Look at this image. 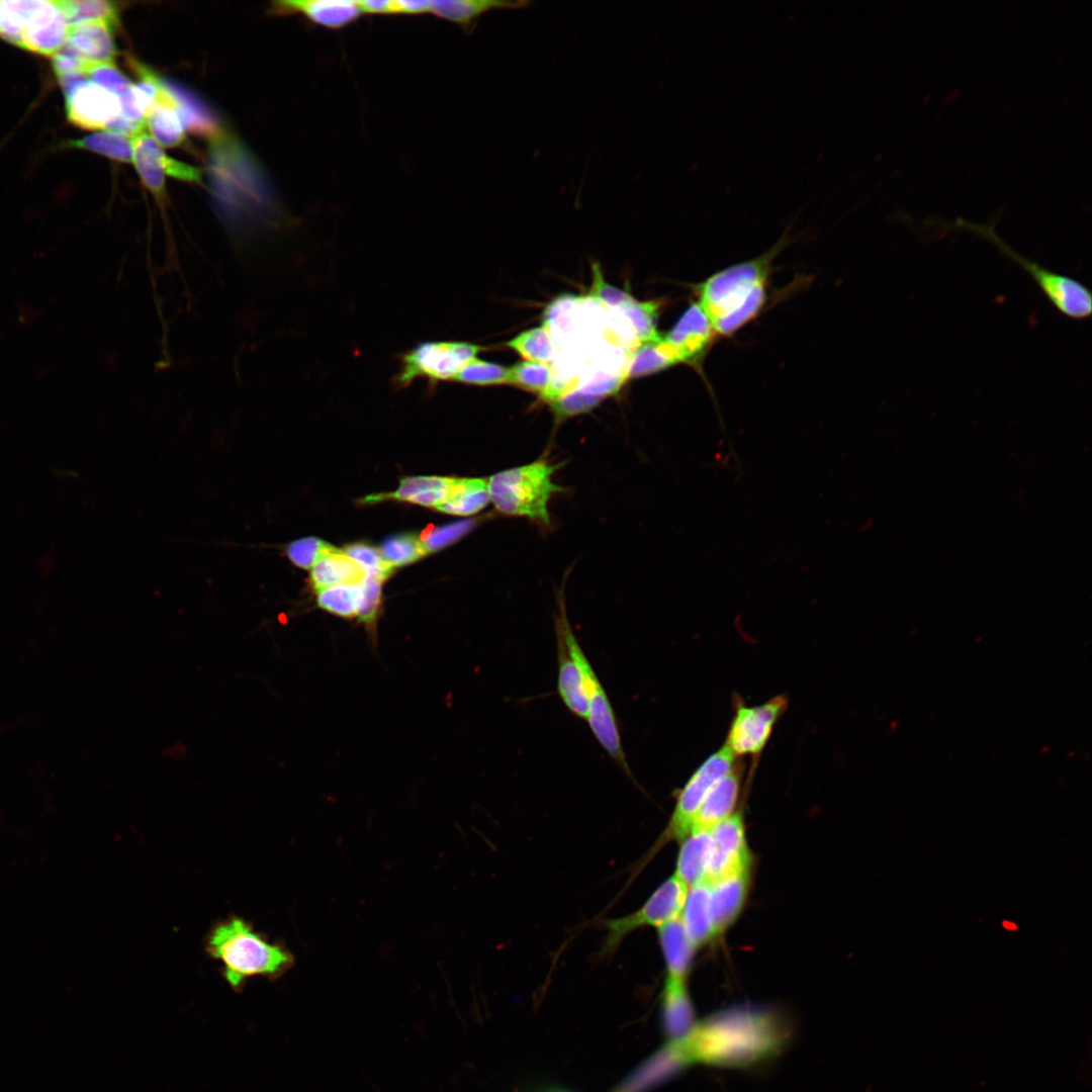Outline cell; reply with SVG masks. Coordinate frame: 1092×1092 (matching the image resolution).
I'll return each instance as SVG.
<instances>
[{
  "label": "cell",
  "instance_id": "49",
  "mask_svg": "<svg viewBox=\"0 0 1092 1092\" xmlns=\"http://www.w3.org/2000/svg\"><path fill=\"white\" fill-rule=\"evenodd\" d=\"M22 25L0 6V36L22 48Z\"/></svg>",
  "mask_w": 1092,
  "mask_h": 1092
},
{
  "label": "cell",
  "instance_id": "8",
  "mask_svg": "<svg viewBox=\"0 0 1092 1092\" xmlns=\"http://www.w3.org/2000/svg\"><path fill=\"white\" fill-rule=\"evenodd\" d=\"M689 888L673 875L663 882L636 912L604 922L608 930L603 947L611 953L631 931L643 927H660L680 917Z\"/></svg>",
  "mask_w": 1092,
  "mask_h": 1092
},
{
  "label": "cell",
  "instance_id": "9",
  "mask_svg": "<svg viewBox=\"0 0 1092 1092\" xmlns=\"http://www.w3.org/2000/svg\"><path fill=\"white\" fill-rule=\"evenodd\" d=\"M733 753L726 745L710 755L681 789L663 840H682L690 832L694 817L712 787L734 765Z\"/></svg>",
  "mask_w": 1092,
  "mask_h": 1092
},
{
  "label": "cell",
  "instance_id": "37",
  "mask_svg": "<svg viewBox=\"0 0 1092 1092\" xmlns=\"http://www.w3.org/2000/svg\"><path fill=\"white\" fill-rule=\"evenodd\" d=\"M379 552L392 567L412 563L426 555L420 537L413 534H398L386 538L381 543Z\"/></svg>",
  "mask_w": 1092,
  "mask_h": 1092
},
{
  "label": "cell",
  "instance_id": "27",
  "mask_svg": "<svg viewBox=\"0 0 1092 1092\" xmlns=\"http://www.w3.org/2000/svg\"><path fill=\"white\" fill-rule=\"evenodd\" d=\"M556 635L558 652L557 689L559 696L571 713L586 720L588 704L579 670L567 649L564 639L560 634L556 633Z\"/></svg>",
  "mask_w": 1092,
  "mask_h": 1092
},
{
  "label": "cell",
  "instance_id": "50",
  "mask_svg": "<svg viewBox=\"0 0 1092 1092\" xmlns=\"http://www.w3.org/2000/svg\"><path fill=\"white\" fill-rule=\"evenodd\" d=\"M1002 925H1003V927H1005L1008 930H1016L1017 929V926L1013 922H1010V921H1003Z\"/></svg>",
  "mask_w": 1092,
  "mask_h": 1092
},
{
  "label": "cell",
  "instance_id": "12",
  "mask_svg": "<svg viewBox=\"0 0 1092 1092\" xmlns=\"http://www.w3.org/2000/svg\"><path fill=\"white\" fill-rule=\"evenodd\" d=\"M145 129L131 138L132 162L144 185L150 191L157 197H162L166 175L187 182L201 181L199 169L168 157Z\"/></svg>",
  "mask_w": 1092,
  "mask_h": 1092
},
{
  "label": "cell",
  "instance_id": "35",
  "mask_svg": "<svg viewBox=\"0 0 1092 1092\" xmlns=\"http://www.w3.org/2000/svg\"><path fill=\"white\" fill-rule=\"evenodd\" d=\"M552 377L553 369L548 363L526 360L509 368L508 383L543 398L550 388Z\"/></svg>",
  "mask_w": 1092,
  "mask_h": 1092
},
{
  "label": "cell",
  "instance_id": "29",
  "mask_svg": "<svg viewBox=\"0 0 1092 1092\" xmlns=\"http://www.w3.org/2000/svg\"><path fill=\"white\" fill-rule=\"evenodd\" d=\"M489 502L487 479L454 478L450 495L436 509L450 515L469 516L484 509Z\"/></svg>",
  "mask_w": 1092,
  "mask_h": 1092
},
{
  "label": "cell",
  "instance_id": "21",
  "mask_svg": "<svg viewBox=\"0 0 1092 1092\" xmlns=\"http://www.w3.org/2000/svg\"><path fill=\"white\" fill-rule=\"evenodd\" d=\"M529 1L496 0H444L430 1V11L437 17L459 24L465 31L471 32L478 18L493 9H519L529 5Z\"/></svg>",
  "mask_w": 1092,
  "mask_h": 1092
},
{
  "label": "cell",
  "instance_id": "24",
  "mask_svg": "<svg viewBox=\"0 0 1092 1092\" xmlns=\"http://www.w3.org/2000/svg\"><path fill=\"white\" fill-rule=\"evenodd\" d=\"M679 918L696 947L716 936L709 905V885L706 882L689 888Z\"/></svg>",
  "mask_w": 1092,
  "mask_h": 1092
},
{
  "label": "cell",
  "instance_id": "47",
  "mask_svg": "<svg viewBox=\"0 0 1092 1092\" xmlns=\"http://www.w3.org/2000/svg\"><path fill=\"white\" fill-rule=\"evenodd\" d=\"M593 274L594 280L590 293L600 302L609 307L621 308L634 299L628 292L606 283L600 268L596 265L593 268Z\"/></svg>",
  "mask_w": 1092,
  "mask_h": 1092
},
{
  "label": "cell",
  "instance_id": "11",
  "mask_svg": "<svg viewBox=\"0 0 1092 1092\" xmlns=\"http://www.w3.org/2000/svg\"><path fill=\"white\" fill-rule=\"evenodd\" d=\"M711 850L704 882L749 871L751 855L746 843L744 825L739 813H733L710 829Z\"/></svg>",
  "mask_w": 1092,
  "mask_h": 1092
},
{
  "label": "cell",
  "instance_id": "45",
  "mask_svg": "<svg viewBox=\"0 0 1092 1092\" xmlns=\"http://www.w3.org/2000/svg\"><path fill=\"white\" fill-rule=\"evenodd\" d=\"M87 78L116 96L132 83L111 63L92 64L86 71Z\"/></svg>",
  "mask_w": 1092,
  "mask_h": 1092
},
{
  "label": "cell",
  "instance_id": "34",
  "mask_svg": "<svg viewBox=\"0 0 1092 1092\" xmlns=\"http://www.w3.org/2000/svg\"><path fill=\"white\" fill-rule=\"evenodd\" d=\"M506 345L527 361L548 363L556 356V346L545 326L524 331Z\"/></svg>",
  "mask_w": 1092,
  "mask_h": 1092
},
{
  "label": "cell",
  "instance_id": "19",
  "mask_svg": "<svg viewBox=\"0 0 1092 1092\" xmlns=\"http://www.w3.org/2000/svg\"><path fill=\"white\" fill-rule=\"evenodd\" d=\"M280 13H301L314 24L338 29L354 22L362 13L356 1L295 0L276 3Z\"/></svg>",
  "mask_w": 1092,
  "mask_h": 1092
},
{
  "label": "cell",
  "instance_id": "5",
  "mask_svg": "<svg viewBox=\"0 0 1092 1092\" xmlns=\"http://www.w3.org/2000/svg\"><path fill=\"white\" fill-rule=\"evenodd\" d=\"M555 627L579 670L588 704L586 721L595 737L620 767L630 774L611 702L569 625L563 598H560Z\"/></svg>",
  "mask_w": 1092,
  "mask_h": 1092
},
{
  "label": "cell",
  "instance_id": "14",
  "mask_svg": "<svg viewBox=\"0 0 1092 1092\" xmlns=\"http://www.w3.org/2000/svg\"><path fill=\"white\" fill-rule=\"evenodd\" d=\"M68 119L84 129H103L120 113L117 96L86 80L65 95Z\"/></svg>",
  "mask_w": 1092,
  "mask_h": 1092
},
{
  "label": "cell",
  "instance_id": "46",
  "mask_svg": "<svg viewBox=\"0 0 1092 1092\" xmlns=\"http://www.w3.org/2000/svg\"><path fill=\"white\" fill-rule=\"evenodd\" d=\"M627 379L625 373L595 372L585 380H579L576 387L584 393L604 398L616 393Z\"/></svg>",
  "mask_w": 1092,
  "mask_h": 1092
},
{
  "label": "cell",
  "instance_id": "43",
  "mask_svg": "<svg viewBox=\"0 0 1092 1092\" xmlns=\"http://www.w3.org/2000/svg\"><path fill=\"white\" fill-rule=\"evenodd\" d=\"M343 551L359 563L365 569L367 575L377 576L385 580L392 572L393 567L385 562L379 550L370 545L354 543L347 545Z\"/></svg>",
  "mask_w": 1092,
  "mask_h": 1092
},
{
  "label": "cell",
  "instance_id": "3",
  "mask_svg": "<svg viewBox=\"0 0 1092 1092\" xmlns=\"http://www.w3.org/2000/svg\"><path fill=\"white\" fill-rule=\"evenodd\" d=\"M777 251L778 246L759 258L725 268L699 285L697 303L716 336H731L760 313Z\"/></svg>",
  "mask_w": 1092,
  "mask_h": 1092
},
{
  "label": "cell",
  "instance_id": "30",
  "mask_svg": "<svg viewBox=\"0 0 1092 1092\" xmlns=\"http://www.w3.org/2000/svg\"><path fill=\"white\" fill-rule=\"evenodd\" d=\"M677 364L676 359L663 342L639 343L631 353L625 374L628 377L649 375Z\"/></svg>",
  "mask_w": 1092,
  "mask_h": 1092
},
{
  "label": "cell",
  "instance_id": "10",
  "mask_svg": "<svg viewBox=\"0 0 1092 1092\" xmlns=\"http://www.w3.org/2000/svg\"><path fill=\"white\" fill-rule=\"evenodd\" d=\"M786 707L787 698L784 696L774 697L756 706L738 704L725 745L734 756L759 754Z\"/></svg>",
  "mask_w": 1092,
  "mask_h": 1092
},
{
  "label": "cell",
  "instance_id": "1",
  "mask_svg": "<svg viewBox=\"0 0 1092 1092\" xmlns=\"http://www.w3.org/2000/svg\"><path fill=\"white\" fill-rule=\"evenodd\" d=\"M787 1028L770 1012L735 1008L695 1023L669 1048L682 1067L704 1063L722 1067H748L780 1052Z\"/></svg>",
  "mask_w": 1092,
  "mask_h": 1092
},
{
  "label": "cell",
  "instance_id": "15",
  "mask_svg": "<svg viewBox=\"0 0 1092 1092\" xmlns=\"http://www.w3.org/2000/svg\"><path fill=\"white\" fill-rule=\"evenodd\" d=\"M69 27L58 1H44L23 26L22 48L54 56L65 44Z\"/></svg>",
  "mask_w": 1092,
  "mask_h": 1092
},
{
  "label": "cell",
  "instance_id": "42",
  "mask_svg": "<svg viewBox=\"0 0 1092 1092\" xmlns=\"http://www.w3.org/2000/svg\"><path fill=\"white\" fill-rule=\"evenodd\" d=\"M335 549L336 547L318 538L305 537L289 543L286 547V555L297 567L308 569L320 558Z\"/></svg>",
  "mask_w": 1092,
  "mask_h": 1092
},
{
  "label": "cell",
  "instance_id": "22",
  "mask_svg": "<svg viewBox=\"0 0 1092 1092\" xmlns=\"http://www.w3.org/2000/svg\"><path fill=\"white\" fill-rule=\"evenodd\" d=\"M662 1007L664 1029L670 1038L684 1036L695 1025L694 1009L685 980L666 977Z\"/></svg>",
  "mask_w": 1092,
  "mask_h": 1092
},
{
  "label": "cell",
  "instance_id": "16",
  "mask_svg": "<svg viewBox=\"0 0 1092 1092\" xmlns=\"http://www.w3.org/2000/svg\"><path fill=\"white\" fill-rule=\"evenodd\" d=\"M740 783L741 767L735 764L708 792L694 817L690 832L709 830L730 817L734 813Z\"/></svg>",
  "mask_w": 1092,
  "mask_h": 1092
},
{
  "label": "cell",
  "instance_id": "25",
  "mask_svg": "<svg viewBox=\"0 0 1092 1092\" xmlns=\"http://www.w3.org/2000/svg\"><path fill=\"white\" fill-rule=\"evenodd\" d=\"M710 850V829L693 830L682 839L674 875L688 888L704 882Z\"/></svg>",
  "mask_w": 1092,
  "mask_h": 1092
},
{
  "label": "cell",
  "instance_id": "23",
  "mask_svg": "<svg viewBox=\"0 0 1092 1092\" xmlns=\"http://www.w3.org/2000/svg\"><path fill=\"white\" fill-rule=\"evenodd\" d=\"M657 929L666 963V977L687 981L697 947L689 938L680 918Z\"/></svg>",
  "mask_w": 1092,
  "mask_h": 1092
},
{
  "label": "cell",
  "instance_id": "44",
  "mask_svg": "<svg viewBox=\"0 0 1092 1092\" xmlns=\"http://www.w3.org/2000/svg\"><path fill=\"white\" fill-rule=\"evenodd\" d=\"M384 580L373 575H366L362 582V596L357 614L358 621L372 630L381 603V584Z\"/></svg>",
  "mask_w": 1092,
  "mask_h": 1092
},
{
  "label": "cell",
  "instance_id": "31",
  "mask_svg": "<svg viewBox=\"0 0 1092 1092\" xmlns=\"http://www.w3.org/2000/svg\"><path fill=\"white\" fill-rule=\"evenodd\" d=\"M66 147L88 150L117 162H132V144L128 136L108 130L69 141Z\"/></svg>",
  "mask_w": 1092,
  "mask_h": 1092
},
{
  "label": "cell",
  "instance_id": "48",
  "mask_svg": "<svg viewBox=\"0 0 1092 1092\" xmlns=\"http://www.w3.org/2000/svg\"><path fill=\"white\" fill-rule=\"evenodd\" d=\"M44 1H0V6L13 16L22 27L41 7Z\"/></svg>",
  "mask_w": 1092,
  "mask_h": 1092
},
{
  "label": "cell",
  "instance_id": "40",
  "mask_svg": "<svg viewBox=\"0 0 1092 1092\" xmlns=\"http://www.w3.org/2000/svg\"><path fill=\"white\" fill-rule=\"evenodd\" d=\"M602 398L584 393L579 388H571L548 402L556 422L587 413L601 402Z\"/></svg>",
  "mask_w": 1092,
  "mask_h": 1092
},
{
  "label": "cell",
  "instance_id": "28",
  "mask_svg": "<svg viewBox=\"0 0 1092 1092\" xmlns=\"http://www.w3.org/2000/svg\"><path fill=\"white\" fill-rule=\"evenodd\" d=\"M145 123L160 146L177 147L185 139L184 126L169 91L148 108Z\"/></svg>",
  "mask_w": 1092,
  "mask_h": 1092
},
{
  "label": "cell",
  "instance_id": "38",
  "mask_svg": "<svg viewBox=\"0 0 1092 1092\" xmlns=\"http://www.w3.org/2000/svg\"><path fill=\"white\" fill-rule=\"evenodd\" d=\"M452 479L453 478L440 476L406 477L400 480L399 486L395 491L369 495L363 498V503L372 504L386 499L411 503L414 497L427 490L449 485L452 482Z\"/></svg>",
  "mask_w": 1092,
  "mask_h": 1092
},
{
  "label": "cell",
  "instance_id": "17",
  "mask_svg": "<svg viewBox=\"0 0 1092 1092\" xmlns=\"http://www.w3.org/2000/svg\"><path fill=\"white\" fill-rule=\"evenodd\" d=\"M707 884L712 923L717 936L736 919L743 908L748 891L749 871Z\"/></svg>",
  "mask_w": 1092,
  "mask_h": 1092
},
{
  "label": "cell",
  "instance_id": "26",
  "mask_svg": "<svg viewBox=\"0 0 1092 1092\" xmlns=\"http://www.w3.org/2000/svg\"><path fill=\"white\" fill-rule=\"evenodd\" d=\"M365 569L343 550L335 549L320 558L310 570V581L315 590L341 583H362Z\"/></svg>",
  "mask_w": 1092,
  "mask_h": 1092
},
{
  "label": "cell",
  "instance_id": "41",
  "mask_svg": "<svg viewBox=\"0 0 1092 1092\" xmlns=\"http://www.w3.org/2000/svg\"><path fill=\"white\" fill-rule=\"evenodd\" d=\"M475 525V520H463L438 528L428 527L420 536L426 554L440 550L455 542Z\"/></svg>",
  "mask_w": 1092,
  "mask_h": 1092
},
{
  "label": "cell",
  "instance_id": "36",
  "mask_svg": "<svg viewBox=\"0 0 1092 1092\" xmlns=\"http://www.w3.org/2000/svg\"><path fill=\"white\" fill-rule=\"evenodd\" d=\"M620 309L631 324L639 343L657 342L661 339L656 331L658 304L655 301H637L634 298Z\"/></svg>",
  "mask_w": 1092,
  "mask_h": 1092
},
{
  "label": "cell",
  "instance_id": "6",
  "mask_svg": "<svg viewBox=\"0 0 1092 1092\" xmlns=\"http://www.w3.org/2000/svg\"><path fill=\"white\" fill-rule=\"evenodd\" d=\"M1010 260L1020 266L1037 284L1053 306L1072 320H1085L1092 312V294L1080 281L1051 271L1029 260L1003 242L992 230L973 226Z\"/></svg>",
  "mask_w": 1092,
  "mask_h": 1092
},
{
  "label": "cell",
  "instance_id": "33",
  "mask_svg": "<svg viewBox=\"0 0 1092 1092\" xmlns=\"http://www.w3.org/2000/svg\"><path fill=\"white\" fill-rule=\"evenodd\" d=\"M69 26H76L85 22L104 20L117 25L119 7L111 1L102 0H70L58 1Z\"/></svg>",
  "mask_w": 1092,
  "mask_h": 1092
},
{
  "label": "cell",
  "instance_id": "39",
  "mask_svg": "<svg viewBox=\"0 0 1092 1092\" xmlns=\"http://www.w3.org/2000/svg\"><path fill=\"white\" fill-rule=\"evenodd\" d=\"M509 368L496 363L474 358L455 377V381L471 385H496L508 383Z\"/></svg>",
  "mask_w": 1092,
  "mask_h": 1092
},
{
  "label": "cell",
  "instance_id": "7",
  "mask_svg": "<svg viewBox=\"0 0 1092 1092\" xmlns=\"http://www.w3.org/2000/svg\"><path fill=\"white\" fill-rule=\"evenodd\" d=\"M481 349L478 345L461 341L420 343L399 357L400 368L393 381L398 387H405L418 377L434 384L454 380Z\"/></svg>",
  "mask_w": 1092,
  "mask_h": 1092
},
{
  "label": "cell",
  "instance_id": "2",
  "mask_svg": "<svg viewBox=\"0 0 1092 1092\" xmlns=\"http://www.w3.org/2000/svg\"><path fill=\"white\" fill-rule=\"evenodd\" d=\"M203 944L207 956L221 965V975L235 991L252 978L276 980L295 964L293 953L283 943L270 940L238 915L213 923Z\"/></svg>",
  "mask_w": 1092,
  "mask_h": 1092
},
{
  "label": "cell",
  "instance_id": "13",
  "mask_svg": "<svg viewBox=\"0 0 1092 1092\" xmlns=\"http://www.w3.org/2000/svg\"><path fill=\"white\" fill-rule=\"evenodd\" d=\"M710 322L697 302L691 304L674 327L662 337L678 363L698 367L716 338Z\"/></svg>",
  "mask_w": 1092,
  "mask_h": 1092
},
{
  "label": "cell",
  "instance_id": "32",
  "mask_svg": "<svg viewBox=\"0 0 1092 1092\" xmlns=\"http://www.w3.org/2000/svg\"><path fill=\"white\" fill-rule=\"evenodd\" d=\"M362 596V583H341L316 590L317 606L334 615L357 617Z\"/></svg>",
  "mask_w": 1092,
  "mask_h": 1092
},
{
  "label": "cell",
  "instance_id": "4",
  "mask_svg": "<svg viewBox=\"0 0 1092 1092\" xmlns=\"http://www.w3.org/2000/svg\"><path fill=\"white\" fill-rule=\"evenodd\" d=\"M557 468L559 464L541 458L496 472L487 479L489 499L506 516L526 518L549 528V502L565 490L553 479Z\"/></svg>",
  "mask_w": 1092,
  "mask_h": 1092
},
{
  "label": "cell",
  "instance_id": "18",
  "mask_svg": "<svg viewBox=\"0 0 1092 1092\" xmlns=\"http://www.w3.org/2000/svg\"><path fill=\"white\" fill-rule=\"evenodd\" d=\"M163 82L175 100L184 128L206 139L219 140L223 136L216 114L200 97L179 83L170 80Z\"/></svg>",
  "mask_w": 1092,
  "mask_h": 1092
},
{
  "label": "cell",
  "instance_id": "20",
  "mask_svg": "<svg viewBox=\"0 0 1092 1092\" xmlns=\"http://www.w3.org/2000/svg\"><path fill=\"white\" fill-rule=\"evenodd\" d=\"M114 26L104 20L70 26L66 41L91 64L111 63L117 53L113 39Z\"/></svg>",
  "mask_w": 1092,
  "mask_h": 1092
}]
</instances>
